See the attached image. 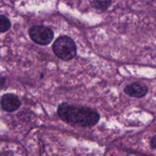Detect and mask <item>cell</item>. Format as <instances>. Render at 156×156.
<instances>
[{
    "label": "cell",
    "mask_w": 156,
    "mask_h": 156,
    "mask_svg": "<svg viewBox=\"0 0 156 156\" xmlns=\"http://www.w3.org/2000/svg\"><path fill=\"white\" fill-rule=\"evenodd\" d=\"M57 114L63 121L83 126H92L98 123L100 115L88 108L62 103L58 107Z\"/></svg>",
    "instance_id": "cell-1"
},
{
    "label": "cell",
    "mask_w": 156,
    "mask_h": 156,
    "mask_svg": "<svg viewBox=\"0 0 156 156\" xmlns=\"http://www.w3.org/2000/svg\"><path fill=\"white\" fill-rule=\"evenodd\" d=\"M53 53L62 60H71L77 53L75 41L68 36H61L55 41L53 45Z\"/></svg>",
    "instance_id": "cell-2"
},
{
    "label": "cell",
    "mask_w": 156,
    "mask_h": 156,
    "mask_svg": "<svg viewBox=\"0 0 156 156\" xmlns=\"http://www.w3.org/2000/svg\"><path fill=\"white\" fill-rule=\"evenodd\" d=\"M29 35L34 42L42 46L50 44L54 37L52 29L44 25L32 26L29 30Z\"/></svg>",
    "instance_id": "cell-3"
},
{
    "label": "cell",
    "mask_w": 156,
    "mask_h": 156,
    "mask_svg": "<svg viewBox=\"0 0 156 156\" xmlns=\"http://www.w3.org/2000/svg\"><path fill=\"white\" fill-rule=\"evenodd\" d=\"M1 106L7 112H14L21 106L19 98L14 94H5L1 98Z\"/></svg>",
    "instance_id": "cell-4"
},
{
    "label": "cell",
    "mask_w": 156,
    "mask_h": 156,
    "mask_svg": "<svg viewBox=\"0 0 156 156\" xmlns=\"http://www.w3.org/2000/svg\"><path fill=\"white\" fill-rule=\"evenodd\" d=\"M124 92L130 97L140 98L144 97L147 94L148 88L146 85L139 83H133L125 87Z\"/></svg>",
    "instance_id": "cell-5"
},
{
    "label": "cell",
    "mask_w": 156,
    "mask_h": 156,
    "mask_svg": "<svg viewBox=\"0 0 156 156\" xmlns=\"http://www.w3.org/2000/svg\"><path fill=\"white\" fill-rule=\"evenodd\" d=\"M112 0H93L92 5L95 9L106 11L111 5Z\"/></svg>",
    "instance_id": "cell-6"
},
{
    "label": "cell",
    "mask_w": 156,
    "mask_h": 156,
    "mask_svg": "<svg viewBox=\"0 0 156 156\" xmlns=\"http://www.w3.org/2000/svg\"><path fill=\"white\" fill-rule=\"evenodd\" d=\"M11 27V22L5 15H0V33L9 30Z\"/></svg>",
    "instance_id": "cell-7"
},
{
    "label": "cell",
    "mask_w": 156,
    "mask_h": 156,
    "mask_svg": "<svg viewBox=\"0 0 156 156\" xmlns=\"http://www.w3.org/2000/svg\"><path fill=\"white\" fill-rule=\"evenodd\" d=\"M151 146H152L153 149H156V135L155 136H153L151 140Z\"/></svg>",
    "instance_id": "cell-8"
}]
</instances>
